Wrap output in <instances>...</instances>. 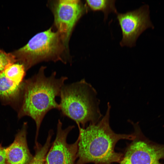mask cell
Returning a JSON list of instances; mask_svg holds the SVG:
<instances>
[{
  "mask_svg": "<svg viewBox=\"0 0 164 164\" xmlns=\"http://www.w3.org/2000/svg\"><path fill=\"white\" fill-rule=\"evenodd\" d=\"M66 50L58 32L51 27L35 35L25 46L12 53L26 71L43 61H60L66 63L63 56Z\"/></svg>",
  "mask_w": 164,
  "mask_h": 164,
  "instance_id": "277c9868",
  "label": "cell"
},
{
  "mask_svg": "<svg viewBox=\"0 0 164 164\" xmlns=\"http://www.w3.org/2000/svg\"><path fill=\"white\" fill-rule=\"evenodd\" d=\"M17 61L12 53H7L0 49V73L9 65Z\"/></svg>",
  "mask_w": 164,
  "mask_h": 164,
  "instance_id": "5bb4252c",
  "label": "cell"
},
{
  "mask_svg": "<svg viewBox=\"0 0 164 164\" xmlns=\"http://www.w3.org/2000/svg\"><path fill=\"white\" fill-rule=\"evenodd\" d=\"M21 84L11 80L5 75L3 71L0 73V96L6 99H12L17 96Z\"/></svg>",
  "mask_w": 164,
  "mask_h": 164,
  "instance_id": "30bf717a",
  "label": "cell"
},
{
  "mask_svg": "<svg viewBox=\"0 0 164 164\" xmlns=\"http://www.w3.org/2000/svg\"><path fill=\"white\" fill-rule=\"evenodd\" d=\"M26 71L23 64L15 63L7 67L3 72L9 79L18 84H21L25 76Z\"/></svg>",
  "mask_w": 164,
  "mask_h": 164,
  "instance_id": "4fadbf2b",
  "label": "cell"
},
{
  "mask_svg": "<svg viewBox=\"0 0 164 164\" xmlns=\"http://www.w3.org/2000/svg\"><path fill=\"white\" fill-rule=\"evenodd\" d=\"M134 129L135 138L126 149L120 164H163L164 145L154 143L142 134L138 123L129 121Z\"/></svg>",
  "mask_w": 164,
  "mask_h": 164,
  "instance_id": "5b68a950",
  "label": "cell"
},
{
  "mask_svg": "<svg viewBox=\"0 0 164 164\" xmlns=\"http://www.w3.org/2000/svg\"><path fill=\"white\" fill-rule=\"evenodd\" d=\"M115 0H86V3L90 9L93 11H101L104 14L105 21L111 13H118L115 6Z\"/></svg>",
  "mask_w": 164,
  "mask_h": 164,
  "instance_id": "8fae6325",
  "label": "cell"
},
{
  "mask_svg": "<svg viewBox=\"0 0 164 164\" xmlns=\"http://www.w3.org/2000/svg\"><path fill=\"white\" fill-rule=\"evenodd\" d=\"M27 126L24 123L13 142L5 148L6 164H29L32 159L27 143Z\"/></svg>",
  "mask_w": 164,
  "mask_h": 164,
  "instance_id": "9c48e42d",
  "label": "cell"
},
{
  "mask_svg": "<svg viewBox=\"0 0 164 164\" xmlns=\"http://www.w3.org/2000/svg\"><path fill=\"white\" fill-rule=\"evenodd\" d=\"M105 114L97 123H90L86 128L77 125L79 131L77 159L76 164H112L119 163L123 154L116 152L115 147L121 139L132 140L134 133L118 134L111 129L109 124L111 108L107 104Z\"/></svg>",
  "mask_w": 164,
  "mask_h": 164,
  "instance_id": "6da1fadb",
  "label": "cell"
},
{
  "mask_svg": "<svg viewBox=\"0 0 164 164\" xmlns=\"http://www.w3.org/2000/svg\"><path fill=\"white\" fill-rule=\"evenodd\" d=\"M86 7L78 0H57L52 3L51 8L56 31L67 49L73 28L77 21L87 11Z\"/></svg>",
  "mask_w": 164,
  "mask_h": 164,
  "instance_id": "8992f818",
  "label": "cell"
},
{
  "mask_svg": "<svg viewBox=\"0 0 164 164\" xmlns=\"http://www.w3.org/2000/svg\"><path fill=\"white\" fill-rule=\"evenodd\" d=\"M53 134L52 131H49L46 141L43 145L38 143L36 144L35 154L29 164H46V156L51 145V141Z\"/></svg>",
  "mask_w": 164,
  "mask_h": 164,
  "instance_id": "7c38bea8",
  "label": "cell"
},
{
  "mask_svg": "<svg viewBox=\"0 0 164 164\" xmlns=\"http://www.w3.org/2000/svg\"><path fill=\"white\" fill-rule=\"evenodd\" d=\"M60 111L63 116L85 128L86 124L97 123L102 117L96 90L85 79L62 87Z\"/></svg>",
  "mask_w": 164,
  "mask_h": 164,
  "instance_id": "3957f363",
  "label": "cell"
},
{
  "mask_svg": "<svg viewBox=\"0 0 164 164\" xmlns=\"http://www.w3.org/2000/svg\"><path fill=\"white\" fill-rule=\"evenodd\" d=\"M74 128L70 125L63 129L62 123L59 120L55 139L45 158L46 164H76L79 139L72 144L67 141L68 134Z\"/></svg>",
  "mask_w": 164,
  "mask_h": 164,
  "instance_id": "ba28073f",
  "label": "cell"
},
{
  "mask_svg": "<svg viewBox=\"0 0 164 164\" xmlns=\"http://www.w3.org/2000/svg\"><path fill=\"white\" fill-rule=\"evenodd\" d=\"M46 67H41L38 73L27 80L23 86L22 103L20 117L27 116L35 121L36 126L35 144H37L39 128L45 116L53 109L60 110L56 101L62 87L68 79L66 76L56 77L54 71L49 76L45 74Z\"/></svg>",
  "mask_w": 164,
  "mask_h": 164,
  "instance_id": "7a4b0ae2",
  "label": "cell"
},
{
  "mask_svg": "<svg viewBox=\"0 0 164 164\" xmlns=\"http://www.w3.org/2000/svg\"><path fill=\"white\" fill-rule=\"evenodd\" d=\"M116 14L122 31V37L120 43L122 47L135 46L137 39L144 31L149 28H154L150 20L148 5L125 13Z\"/></svg>",
  "mask_w": 164,
  "mask_h": 164,
  "instance_id": "52a82bcc",
  "label": "cell"
},
{
  "mask_svg": "<svg viewBox=\"0 0 164 164\" xmlns=\"http://www.w3.org/2000/svg\"><path fill=\"white\" fill-rule=\"evenodd\" d=\"M0 164H6L5 148L0 144Z\"/></svg>",
  "mask_w": 164,
  "mask_h": 164,
  "instance_id": "9a60e30c",
  "label": "cell"
}]
</instances>
